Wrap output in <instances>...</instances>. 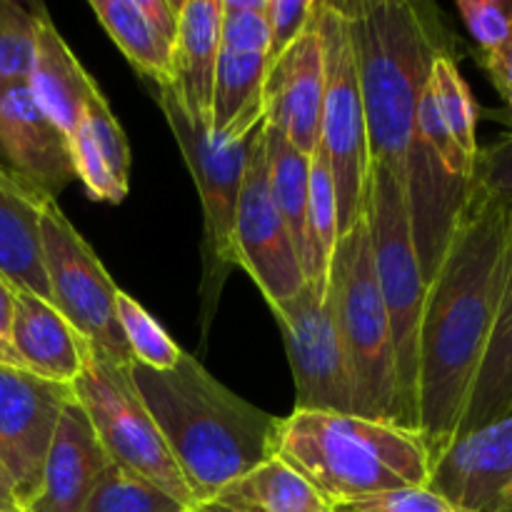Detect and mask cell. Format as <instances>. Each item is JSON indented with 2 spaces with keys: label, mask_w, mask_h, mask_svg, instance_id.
Returning <instances> with one entry per match:
<instances>
[{
  "label": "cell",
  "mask_w": 512,
  "mask_h": 512,
  "mask_svg": "<svg viewBox=\"0 0 512 512\" xmlns=\"http://www.w3.org/2000/svg\"><path fill=\"white\" fill-rule=\"evenodd\" d=\"M325 300L348 363L355 415L400 428L393 333L380 298L365 215L338 238Z\"/></svg>",
  "instance_id": "cell-5"
},
{
  "label": "cell",
  "mask_w": 512,
  "mask_h": 512,
  "mask_svg": "<svg viewBox=\"0 0 512 512\" xmlns=\"http://www.w3.org/2000/svg\"><path fill=\"white\" fill-rule=\"evenodd\" d=\"M0 512H18V505H15L13 488H10V480L5 475L3 463H0Z\"/></svg>",
  "instance_id": "cell-39"
},
{
  "label": "cell",
  "mask_w": 512,
  "mask_h": 512,
  "mask_svg": "<svg viewBox=\"0 0 512 512\" xmlns=\"http://www.w3.org/2000/svg\"><path fill=\"white\" fill-rule=\"evenodd\" d=\"M313 5L315 0H268V13H265L270 30L268 65L303 35L313 15Z\"/></svg>",
  "instance_id": "cell-37"
},
{
  "label": "cell",
  "mask_w": 512,
  "mask_h": 512,
  "mask_svg": "<svg viewBox=\"0 0 512 512\" xmlns=\"http://www.w3.org/2000/svg\"><path fill=\"white\" fill-rule=\"evenodd\" d=\"M50 195L0 165V278L15 290L50 300L40 213ZM55 200V198H53Z\"/></svg>",
  "instance_id": "cell-19"
},
{
  "label": "cell",
  "mask_w": 512,
  "mask_h": 512,
  "mask_svg": "<svg viewBox=\"0 0 512 512\" xmlns=\"http://www.w3.org/2000/svg\"><path fill=\"white\" fill-rule=\"evenodd\" d=\"M70 388L110 463L143 475L178 503L195 508V498L130 378V365L118 363L88 343L83 370Z\"/></svg>",
  "instance_id": "cell-9"
},
{
  "label": "cell",
  "mask_w": 512,
  "mask_h": 512,
  "mask_svg": "<svg viewBox=\"0 0 512 512\" xmlns=\"http://www.w3.org/2000/svg\"><path fill=\"white\" fill-rule=\"evenodd\" d=\"M275 458L298 470L328 505L425 488L430 478L420 435L355 413L293 410L280 418Z\"/></svg>",
  "instance_id": "cell-4"
},
{
  "label": "cell",
  "mask_w": 512,
  "mask_h": 512,
  "mask_svg": "<svg viewBox=\"0 0 512 512\" xmlns=\"http://www.w3.org/2000/svg\"><path fill=\"white\" fill-rule=\"evenodd\" d=\"M220 48L233 53L268 55V0H220Z\"/></svg>",
  "instance_id": "cell-31"
},
{
  "label": "cell",
  "mask_w": 512,
  "mask_h": 512,
  "mask_svg": "<svg viewBox=\"0 0 512 512\" xmlns=\"http://www.w3.org/2000/svg\"><path fill=\"white\" fill-rule=\"evenodd\" d=\"M73 388L23 368L0 365V463L23 512L43 480L45 455Z\"/></svg>",
  "instance_id": "cell-11"
},
{
  "label": "cell",
  "mask_w": 512,
  "mask_h": 512,
  "mask_svg": "<svg viewBox=\"0 0 512 512\" xmlns=\"http://www.w3.org/2000/svg\"><path fill=\"white\" fill-rule=\"evenodd\" d=\"M330 512H460L443 495L425 488H400L330 505Z\"/></svg>",
  "instance_id": "cell-35"
},
{
  "label": "cell",
  "mask_w": 512,
  "mask_h": 512,
  "mask_svg": "<svg viewBox=\"0 0 512 512\" xmlns=\"http://www.w3.org/2000/svg\"><path fill=\"white\" fill-rule=\"evenodd\" d=\"M10 348L30 373L73 385L83 370L88 340L55 310L50 300L15 290Z\"/></svg>",
  "instance_id": "cell-20"
},
{
  "label": "cell",
  "mask_w": 512,
  "mask_h": 512,
  "mask_svg": "<svg viewBox=\"0 0 512 512\" xmlns=\"http://www.w3.org/2000/svg\"><path fill=\"white\" fill-rule=\"evenodd\" d=\"M510 208L470 188L425 290L418 340V435L430 465L455 440L503 295Z\"/></svg>",
  "instance_id": "cell-1"
},
{
  "label": "cell",
  "mask_w": 512,
  "mask_h": 512,
  "mask_svg": "<svg viewBox=\"0 0 512 512\" xmlns=\"http://www.w3.org/2000/svg\"><path fill=\"white\" fill-rule=\"evenodd\" d=\"M110 465L78 400L65 405L43 465V480L23 512H83L95 483Z\"/></svg>",
  "instance_id": "cell-17"
},
{
  "label": "cell",
  "mask_w": 512,
  "mask_h": 512,
  "mask_svg": "<svg viewBox=\"0 0 512 512\" xmlns=\"http://www.w3.org/2000/svg\"><path fill=\"white\" fill-rule=\"evenodd\" d=\"M315 25L323 45V125L320 148L328 155L338 195L340 235L365 215L370 178L368 125L360 93L353 33L343 3L315 0Z\"/></svg>",
  "instance_id": "cell-8"
},
{
  "label": "cell",
  "mask_w": 512,
  "mask_h": 512,
  "mask_svg": "<svg viewBox=\"0 0 512 512\" xmlns=\"http://www.w3.org/2000/svg\"><path fill=\"white\" fill-rule=\"evenodd\" d=\"M38 28H35V58L30 68L28 90L38 108L73 138L80 128L90 95L98 90V83L80 65L73 50L63 40L60 30L50 20L43 5H35Z\"/></svg>",
  "instance_id": "cell-18"
},
{
  "label": "cell",
  "mask_w": 512,
  "mask_h": 512,
  "mask_svg": "<svg viewBox=\"0 0 512 512\" xmlns=\"http://www.w3.org/2000/svg\"><path fill=\"white\" fill-rule=\"evenodd\" d=\"M83 125L88 133L93 135L95 145H98L100 155L108 163L110 173L115 175L123 188H130V145L125 138L123 128H120L118 118L110 110L108 100L100 93V88L90 95L88 105H85Z\"/></svg>",
  "instance_id": "cell-32"
},
{
  "label": "cell",
  "mask_w": 512,
  "mask_h": 512,
  "mask_svg": "<svg viewBox=\"0 0 512 512\" xmlns=\"http://www.w3.org/2000/svg\"><path fill=\"white\" fill-rule=\"evenodd\" d=\"M428 488L460 512H498L512 490V413L453 440L430 465Z\"/></svg>",
  "instance_id": "cell-14"
},
{
  "label": "cell",
  "mask_w": 512,
  "mask_h": 512,
  "mask_svg": "<svg viewBox=\"0 0 512 512\" xmlns=\"http://www.w3.org/2000/svg\"><path fill=\"white\" fill-rule=\"evenodd\" d=\"M220 0H180L173 48V85L195 120L210 128L215 68L220 58Z\"/></svg>",
  "instance_id": "cell-21"
},
{
  "label": "cell",
  "mask_w": 512,
  "mask_h": 512,
  "mask_svg": "<svg viewBox=\"0 0 512 512\" xmlns=\"http://www.w3.org/2000/svg\"><path fill=\"white\" fill-rule=\"evenodd\" d=\"M173 495L160 490L143 475L110 463L95 483L83 512H190Z\"/></svg>",
  "instance_id": "cell-27"
},
{
  "label": "cell",
  "mask_w": 512,
  "mask_h": 512,
  "mask_svg": "<svg viewBox=\"0 0 512 512\" xmlns=\"http://www.w3.org/2000/svg\"><path fill=\"white\" fill-rule=\"evenodd\" d=\"M512 413V208H510V250L508 268H505L503 295H500L498 315H495L493 333H490L488 348L480 360L478 375L470 388L468 405L460 418L458 433H470L475 428L493 423Z\"/></svg>",
  "instance_id": "cell-22"
},
{
  "label": "cell",
  "mask_w": 512,
  "mask_h": 512,
  "mask_svg": "<svg viewBox=\"0 0 512 512\" xmlns=\"http://www.w3.org/2000/svg\"><path fill=\"white\" fill-rule=\"evenodd\" d=\"M458 10L483 55H495L512 40L510 0H458Z\"/></svg>",
  "instance_id": "cell-34"
},
{
  "label": "cell",
  "mask_w": 512,
  "mask_h": 512,
  "mask_svg": "<svg viewBox=\"0 0 512 512\" xmlns=\"http://www.w3.org/2000/svg\"><path fill=\"white\" fill-rule=\"evenodd\" d=\"M250 512H330L318 490L280 458L265 460L218 495Z\"/></svg>",
  "instance_id": "cell-23"
},
{
  "label": "cell",
  "mask_w": 512,
  "mask_h": 512,
  "mask_svg": "<svg viewBox=\"0 0 512 512\" xmlns=\"http://www.w3.org/2000/svg\"><path fill=\"white\" fill-rule=\"evenodd\" d=\"M268 188L278 213L290 230L300 265L305 263V228H308L310 158L295 150L273 125H263Z\"/></svg>",
  "instance_id": "cell-25"
},
{
  "label": "cell",
  "mask_w": 512,
  "mask_h": 512,
  "mask_svg": "<svg viewBox=\"0 0 512 512\" xmlns=\"http://www.w3.org/2000/svg\"><path fill=\"white\" fill-rule=\"evenodd\" d=\"M90 8L143 78L150 83L173 80V48L155 33L138 0H93Z\"/></svg>",
  "instance_id": "cell-24"
},
{
  "label": "cell",
  "mask_w": 512,
  "mask_h": 512,
  "mask_svg": "<svg viewBox=\"0 0 512 512\" xmlns=\"http://www.w3.org/2000/svg\"><path fill=\"white\" fill-rule=\"evenodd\" d=\"M340 238L338 195L328 155L318 148L310 158V193H308V228H305V283L325 298L328 290V265Z\"/></svg>",
  "instance_id": "cell-26"
},
{
  "label": "cell",
  "mask_w": 512,
  "mask_h": 512,
  "mask_svg": "<svg viewBox=\"0 0 512 512\" xmlns=\"http://www.w3.org/2000/svg\"><path fill=\"white\" fill-rule=\"evenodd\" d=\"M473 185L495 203L512 208V133L478 150Z\"/></svg>",
  "instance_id": "cell-36"
},
{
  "label": "cell",
  "mask_w": 512,
  "mask_h": 512,
  "mask_svg": "<svg viewBox=\"0 0 512 512\" xmlns=\"http://www.w3.org/2000/svg\"><path fill=\"white\" fill-rule=\"evenodd\" d=\"M130 378L153 415L195 505L275 458L280 418L255 408L183 353L170 370L130 363Z\"/></svg>",
  "instance_id": "cell-2"
},
{
  "label": "cell",
  "mask_w": 512,
  "mask_h": 512,
  "mask_svg": "<svg viewBox=\"0 0 512 512\" xmlns=\"http://www.w3.org/2000/svg\"><path fill=\"white\" fill-rule=\"evenodd\" d=\"M15 313V288L0 278V343L10 345V328Z\"/></svg>",
  "instance_id": "cell-38"
},
{
  "label": "cell",
  "mask_w": 512,
  "mask_h": 512,
  "mask_svg": "<svg viewBox=\"0 0 512 512\" xmlns=\"http://www.w3.org/2000/svg\"><path fill=\"white\" fill-rule=\"evenodd\" d=\"M503 118H505V123H508L510 128H512V105H508V113H505Z\"/></svg>",
  "instance_id": "cell-43"
},
{
  "label": "cell",
  "mask_w": 512,
  "mask_h": 512,
  "mask_svg": "<svg viewBox=\"0 0 512 512\" xmlns=\"http://www.w3.org/2000/svg\"><path fill=\"white\" fill-rule=\"evenodd\" d=\"M235 255L270 308L288 303L305 288L298 250L268 188L263 130L245 160L243 188L235 213Z\"/></svg>",
  "instance_id": "cell-13"
},
{
  "label": "cell",
  "mask_w": 512,
  "mask_h": 512,
  "mask_svg": "<svg viewBox=\"0 0 512 512\" xmlns=\"http://www.w3.org/2000/svg\"><path fill=\"white\" fill-rule=\"evenodd\" d=\"M190 512H250V510L238 508V505H230V503H225V500L215 498V500H208V503L195 505Z\"/></svg>",
  "instance_id": "cell-40"
},
{
  "label": "cell",
  "mask_w": 512,
  "mask_h": 512,
  "mask_svg": "<svg viewBox=\"0 0 512 512\" xmlns=\"http://www.w3.org/2000/svg\"><path fill=\"white\" fill-rule=\"evenodd\" d=\"M295 383V408L313 413H355L353 383L328 300L308 283L288 303L275 305Z\"/></svg>",
  "instance_id": "cell-12"
},
{
  "label": "cell",
  "mask_w": 512,
  "mask_h": 512,
  "mask_svg": "<svg viewBox=\"0 0 512 512\" xmlns=\"http://www.w3.org/2000/svg\"><path fill=\"white\" fill-rule=\"evenodd\" d=\"M115 313H118L120 330H123L130 355H133V363L145 365L150 370H170L180 363L183 350L165 333L163 325L123 290H118L115 295Z\"/></svg>",
  "instance_id": "cell-29"
},
{
  "label": "cell",
  "mask_w": 512,
  "mask_h": 512,
  "mask_svg": "<svg viewBox=\"0 0 512 512\" xmlns=\"http://www.w3.org/2000/svg\"><path fill=\"white\" fill-rule=\"evenodd\" d=\"M35 8L0 0V93L28 85L35 58Z\"/></svg>",
  "instance_id": "cell-30"
},
{
  "label": "cell",
  "mask_w": 512,
  "mask_h": 512,
  "mask_svg": "<svg viewBox=\"0 0 512 512\" xmlns=\"http://www.w3.org/2000/svg\"><path fill=\"white\" fill-rule=\"evenodd\" d=\"M0 365H10V368H23V363L18 360L15 350L10 348V345H5V343H0Z\"/></svg>",
  "instance_id": "cell-41"
},
{
  "label": "cell",
  "mask_w": 512,
  "mask_h": 512,
  "mask_svg": "<svg viewBox=\"0 0 512 512\" xmlns=\"http://www.w3.org/2000/svg\"><path fill=\"white\" fill-rule=\"evenodd\" d=\"M343 10L358 60L370 165H385L403 178L430 70L438 55L448 53L440 25L408 0H350Z\"/></svg>",
  "instance_id": "cell-3"
},
{
  "label": "cell",
  "mask_w": 512,
  "mask_h": 512,
  "mask_svg": "<svg viewBox=\"0 0 512 512\" xmlns=\"http://www.w3.org/2000/svg\"><path fill=\"white\" fill-rule=\"evenodd\" d=\"M365 218L380 298L393 333L400 428L418 435V340L428 285L415 253L403 178L385 165H370Z\"/></svg>",
  "instance_id": "cell-7"
},
{
  "label": "cell",
  "mask_w": 512,
  "mask_h": 512,
  "mask_svg": "<svg viewBox=\"0 0 512 512\" xmlns=\"http://www.w3.org/2000/svg\"><path fill=\"white\" fill-rule=\"evenodd\" d=\"M40 233L45 278L55 310L90 345L108 353L118 363H133L115 313V295L120 288L53 198L45 200L40 213Z\"/></svg>",
  "instance_id": "cell-10"
},
{
  "label": "cell",
  "mask_w": 512,
  "mask_h": 512,
  "mask_svg": "<svg viewBox=\"0 0 512 512\" xmlns=\"http://www.w3.org/2000/svg\"><path fill=\"white\" fill-rule=\"evenodd\" d=\"M70 150H73V165H75V178L85 185L88 195L100 203H123V198L128 195V188L115 180V175L110 173L108 163L100 155L98 145H95L93 135L88 133L83 123L75 130L73 138H70Z\"/></svg>",
  "instance_id": "cell-33"
},
{
  "label": "cell",
  "mask_w": 512,
  "mask_h": 512,
  "mask_svg": "<svg viewBox=\"0 0 512 512\" xmlns=\"http://www.w3.org/2000/svg\"><path fill=\"white\" fill-rule=\"evenodd\" d=\"M485 58H493V60H498V63L503 65V68L512 70V40H510L508 45H505L503 50H498V53H495V55H485Z\"/></svg>",
  "instance_id": "cell-42"
},
{
  "label": "cell",
  "mask_w": 512,
  "mask_h": 512,
  "mask_svg": "<svg viewBox=\"0 0 512 512\" xmlns=\"http://www.w3.org/2000/svg\"><path fill=\"white\" fill-rule=\"evenodd\" d=\"M265 123L295 150L313 158L323 125V45L315 15L298 40L268 65L263 85Z\"/></svg>",
  "instance_id": "cell-15"
},
{
  "label": "cell",
  "mask_w": 512,
  "mask_h": 512,
  "mask_svg": "<svg viewBox=\"0 0 512 512\" xmlns=\"http://www.w3.org/2000/svg\"><path fill=\"white\" fill-rule=\"evenodd\" d=\"M0 153L10 173L50 198L75 180L70 138L38 108L28 85L0 93Z\"/></svg>",
  "instance_id": "cell-16"
},
{
  "label": "cell",
  "mask_w": 512,
  "mask_h": 512,
  "mask_svg": "<svg viewBox=\"0 0 512 512\" xmlns=\"http://www.w3.org/2000/svg\"><path fill=\"white\" fill-rule=\"evenodd\" d=\"M153 98L158 100L170 133L178 140L185 165L195 180L203 208V283H200V328L203 345L208 343L210 325L218 313L220 295L228 275L238 268L235 255V213H238L240 188H243L245 160L258 133L248 138H228L213 133L188 113L173 80L153 83Z\"/></svg>",
  "instance_id": "cell-6"
},
{
  "label": "cell",
  "mask_w": 512,
  "mask_h": 512,
  "mask_svg": "<svg viewBox=\"0 0 512 512\" xmlns=\"http://www.w3.org/2000/svg\"><path fill=\"white\" fill-rule=\"evenodd\" d=\"M430 83H433L435 100H438L440 115L448 125L450 135L463 150L465 158H478V105H475L473 93L465 83L463 73L458 68V60L450 53L435 58L433 70H430Z\"/></svg>",
  "instance_id": "cell-28"
}]
</instances>
